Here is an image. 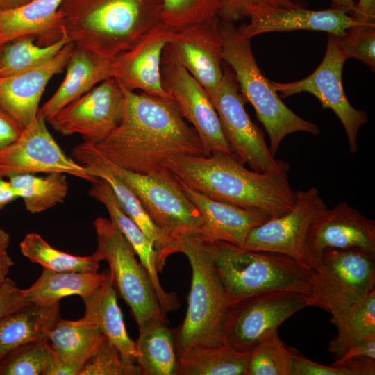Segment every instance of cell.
<instances>
[{
    "mask_svg": "<svg viewBox=\"0 0 375 375\" xmlns=\"http://www.w3.org/2000/svg\"><path fill=\"white\" fill-rule=\"evenodd\" d=\"M177 253L186 256L192 270L185 317L174 328L178 357L194 346L224 343L222 326L228 303L208 242L198 234L185 235L177 240Z\"/></svg>",
    "mask_w": 375,
    "mask_h": 375,
    "instance_id": "5",
    "label": "cell"
},
{
    "mask_svg": "<svg viewBox=\"0 0 375 375\" xmlns=\"http://www.w3.org/2000/svg\"><path fill=\"white\" fill-rule=\"evenodd\" d=\"M72 158L87 167L97 177L110 185L123 210L151 240L158 255L157 269H164L167 258L177 253V242L158 228L151 219L138 197L112 169L109 162L98 152L94 144L83 142L72 150Z\"/></svg>",
    "mask_w": 375,
    "mask_h": 375,
    "instance_id": "20",
    "label": "cell"
},
{
    "mask_svg": "<svg viewBox=\"0 0 375 375\" xmlns=\"http://www.w3.org/2000/svg\"><path fill=\"white\" fill-rule=\"evenodd\" d=\"M22 129L10 115L0 108V149L15 141Z\"/></svg>",
    "mask_w": 375,
    "mask_h": 375,
    "instance_id": "46",
    "label": "cell"
},
{
    "mask_svg": "<svg viewBox=\"0 0 375 375\" xmlns=\"http://www.w3.org/2000/svg\"><path fill=\"white\" fill-rule=\"evenodd\" d=\"M161 76L164 89L175 101L183 117L196 131L203 156L233 153L206 90L166 47L161 60Z\"/></svg>",
    "mask_w": 375,
    "mask_h": 375,
    "instance_id": "13",
    "label": "cell"
},
{
    "mask_svg": "<svg viewBox=\"0 0 375 375\" xmlns=\"http://www.w3.org/2000/svg\"><path fill=\"white\" fill-rule=\"evenodd\" d=\"M292 375H349L341 365H322L304 357L297 349L292 348Z\"/></svg>",
    "mask_w": 375,
    "mask_h": 375,
    "instance_id": "42",
    "label": "cell"
},
{
    "mask_svg": "<svg viewBox=\"0 0 375 375\" xmlns=\"http://www.w3.org/2000/svg\"><path fill=\"white\" fill-rule=\"evenodd\" d=\"M30 304L24 289H20L14 281L7 278L0 283V320Z\"/></svg>",
    "mask_w": 375,
    "mask_h": 375,
    "instance_id": "43",
    "label": "cell"
},
{
    "mask_svg": "<svg viewBox=\"0 0 375 375\" xmlns=\"http://www.w3.org/2000/svg\"><path fill=\"white\" fill-rule=\"evenodd\" d=\"M31 1V0H28V1Z\"/></svg>",
    "mask_w": 375,
    "mask_h": 375,
    "instance_id": "56",
    "label": "cell"
},
{
    "mask_svg": "<svg viewBox=\"0 0 375 375\" xmlns=\"http://www.w3.org/2000/svg\"><path fill=\"white\" fill-rule=\"evenodd\" d=\"M329 322L337 328V335L328 344V351L341 358L353 346L375 335V290L344 310L332 315Z\"/></svg>",
    "mask_w": 375,
    "mask_h": 375,
    "instance_id": "33",
    "label": "cell"
},
{
    "mask_svg": "<svg viewBox=\"0 0 375 375\" xmlns=\"http://www.w3.org/2000/svg\"><path fill=\"white\" fill-rule=\"evenodd\" d=\"M325 208L316 188L297 190L293 208L253 228L242 247L278 253L310 267L306 252V235L312 220Z\"/></svg>",
    "mask_w": 375,
    "mask_h": 375,
    "instance_id": "16",
    "label": "cell"
},
{
    "mask_svg": "<svg viewBox=\"0 0 375 375\" xmlns=\"http://www.w3.org/2000/svg\"><path fill=\"white\" fill-rule=\"evenodd\" d=\"M21 253L43 269L55 272H97L99 262L92 255L78 256L52 247L39 234H27L19 244Z\"/></svg>",
    "mask_w": 375,
    "mask_h": 375,
    "instance_id": "36",
    "label": "cell"
},
{
    "mask_svg": "<svg viewBox=\"0 0 375 375\" xmlns=\"http://www.w3.org/2000/svg\"><path fill=\"white\" fill-rule=\"evenodd\" d=\"M109 164L138 197L152 222L172 239L177 242L200 232L203 222L197 208L167 167L143 174Z\"/></svg>",
    "mask_w": 375,
    "mask_h": 375,
    "instance_id": "9",
    "label": "cell"
},
{
    "mask_svg": "<svg viewBox=\"0 0 375 375\" xmlns=\"http://www.w3.org/2000/svg\"><path fill=\"white\" fill-rule=\"evenodd\" d=\"M88 194L106 207L110 219L138 256L140 262L147 271L152 281L162 310L165 312L178 310L180 303L176 293L165 291L160 284L157 269L158 255L153 242L123 210L108 183L99 178L92 183Z\"/></svg>",
    "mask_w": 375,
    "mask_h": 375,
    "instance_id": "24",
    "label": "cell"
},
{
    "mask_svg": "<svg viewBox=\"0 0 375 375\" xmlns=\"http://www.w3.org/2000/svg\"><path fill=\"white\" fill-rule=\"evenodd\" d=\"M33 36H22L12 40L0 48V77L22 73L40 67L51 60L69 42L62 32L56 42L40 45Z\"/></svg>",
    "mask_w": 375,
    "mask_h": 375,
    "instance_id": "35",
    "label": "cell"
},
{
    "mask_svg": "<svg viewBox=\"0 0 375 375\" xmlns=\"http://www.w3.org/2000/svg\"><path fill=\"white\" fill-rule=\"evenodd\" d=\"M338 39L347 58H356L374 70L375 25L358 24L351 26Z\"/></svg>",
    "mask_w": 375,
    "mask_h": 375,
    "instance_id": "41",
    "label": "cell"
},
{
    "mask_svg": "<svg viewBox=\"0 0 375 375\" xmlns=\"http://www.w3.org/2000/svg\"><path fill=\"white\" fill-rule=\"evenodd\" d=\"M292 353L278 329L267 334L249 353L247 375H292Z\"/></svg>",
    "mask_w": 375,
    "mask_h": 375,
    "instance_id": "37",
    "label": "cell"
},
{
    "mask_svg": "<svg viewBox=\"0 0 375 375\" xmlns=\"http://www.w3.org/2000/svg\"><path fill=\"white\" fill-rule=\"evenodd\" d=\"M347 59L338 37L328 33L325 55L311 74L294 82L272 83L281 97L306 92L314 95L324 109L333 110L342 124L349 151L353 154L358 150V132L367 122V115L365 111L354 108L345 95L342 74Z\"/></svg>",
    "mask_w": 375,
    "mask_h": 375,
    "instance_id": "12",
    "label": "cell"
},
{
    "mask_svg": "<svg viewBox=\"0 0 375 375\" xmlns=\"http://www.w3.org/2000/svg\"><path fill=\"white\" fill-rule=\"evenodd\" d=\"M306 306V295L296 291L264 292L241 299L227 308L223 342L250 353L267 334Z\"/></svg>",
    "mask_w": 375,
    "mask_h": 375,
    "instance_id": "11",
    "label": "cell"
},
{
    "mask_svg": "<svg viewBox=\"0 0 375 375\" xmlns=\"http://www.w3.org/2000/svg\"><path fill=\"white\" fill-rule=\"evenodd\" d=\"M67 43L51 60L34 69L0 77V108L10 115L22 128L37 121L39 104L50 79L65 68L74 49Z\"/></svg>",
    "mask_w": 375,
    "mask_h": 375,
    "instance_id": "21",
    "label": "cell"
},
{
    "mask_svg": "<svg viewBox=\"0 0 375 375\" xmlns=\"http://www.w3.org/2000/svg\"><path fill=\"white\" fill-rule=\"evenodd\" d=\"M53 172L92 183L99 178L62 151L47 129L46 120L40 117L33 126L23 128L15 141L0 149V177Z\"/></svg>",
    "mask_w": 375,
    "mask_h": 375,
    "instance_id": "14",
    "label": "cell"
},
{
    "mask_svg": "<svg viewBox=\"0 0 375 375\" xmlns=\"http://www.w3.org/2000/svg\"><path fill=\"white\" fill-rule=\"evenodd\" d=\"M18 199L8 181L0 177V212L8 203Z\"/></svg>",
    "mask_w": 375,
    "mask_h": 375,
    "instance_id": "51",
    "label": "cell"
},
{
    "mask_svg": "<svg viewBox=\"0 0 375 375\" xmlns=\"http://www.w3.org/2000/svg\"><path fill=\"white\" fill-rule=\"evenodd\" d=\"M65 68L62 82L51 98L39 108L38 117L46 120L99 83L113 78L111 60L75 45Z\"/></svg>",
    "mask_w": 375,
    "mask_h": 375,
    "instance_id": "25",
    "label": "cell"
},
{
    "mask_svg": "<svg viewBox=\"0 0 375 375\" xmlns=\"http://www.w3.org/2000/svg\"><path fill=\"white\" fill-rule=\"evenodd\" d=\"M93 225L97 247L92 256L108 262L116 291L130 308L139 331L153 322L169 324L152 281L129 242L110 219L97 217Z\"/></svg>",
    "mask_w": 375,
    "mask_h": 375,
    "instance_id": "7",
    "label": "cell"
},
{
    "mask_svg": "<svg viewBox=\"0 0 375 375\" xmlns=\"http://www.w3.org/2000/svg\"><path fill=\"white\" fill-rule=\"evenodd\" d=\"M164 322H153L139 331L135 342L141 375H176L178 356L174 328Z\"/></svg>",
    "mask_w": 375,
    "mask_h": 375,
    "instance_id": "32",
    "label": "cell"
},
{
    "mask_svg": "<svg viewBox=\"0 0 375 375\" xmlns=\"http://www.w3.org/2000/svg\"><path fill=\"white\" fill-rule=\"evenodd\" d=\"M79 369L60 358L52 349L44 375H78Z\"/></svg>",
    "mask_w": 375,
    "mask_h": 375,
    "instance_id": "47",
    "label": "cell"
},
{
    "mask_svg": "<svg viewBox=\"0 0 375 375\" xmlns=\"http://www.w3.org/2000/svg\"><path fill=\"white\" fill-rule=\"evenodd\" d=\"M106 339L96 324L82 318L78 320L60 318L47 335L53 351L63 360L77 367L79 372Z\"/></svg>",
    "mask_w": 375,
    "mask_h": 375,
    "instance_id": "29",
    "label": "cell"
},
{
    "mask_svg": "<svg viewBox=\"0 0 375 375\" xmlns=\"http://www.w3.org/2000/svg\"><path fill=\"white\" fill-rule=\"evenodd\" d=\"M51 353L47 339L24 345L0 362V375H44Z\"/></svg>",
    "mask_w": 375,
    "mask_h": 375,
    "instance_id": "38",
    "label": "cell"
},
{
    "mask_svg": "<svg viewBox=\"0 0 375 375\" xmlns=\"http://www.w3.org/2000/svg\"><path fill=\"white\" fill-rule=\"evenodd\" d=\"M208 242L228 306L260 293L296 291L308 294L312 289V267L286 256L248 250L223 241Z\"/></svg>",
    "mask_w": 375,
    "mask_h": 375,
    "instance_id": "4",
    "label": "cell"
},
{
    "mask_svg": "<svg viewBox=\"0 0 375 375\" xmlns=\"http://www.w3.org/2000/svg\"><path fill=\"white\" fill-rule=\"evenodd\" d=\"M333 364L344 367L349 375L375 374V359L367 356H353L344 360H335Z\"/></svg>",
    "mask_w": 375,
    "mask_h": 375,
    "instance_id": "45",
    "label": "cell"
},
{
    "mask_svg": "<svg viewBox=\"0 0 375 375\" xmlns=\"http://www.w3.org/2000/svg\"><path fill=\"white\" fill-rule=\"evenodd\" d=\"M219 0H162L160 20L176 31L217 16Z\"/></svg>",
    "mask_w": 375,
    "mask_h": 375,
    "instance_id": "39",
    "label": "cell"
},
{
    "mask_svg": "<svg viewBox=\"0 0 375 375\" xmlns=\"http://www.w3.org/2000/svg\"><path fill=\"white\" fill-rule=\"evenodd\" d=\"M206 92L217 113L226 140L233 153L244 164L259 172L276 171L289 165L285 161L276 160L271 153L262 131L245 109L247 101L240 92L233 72L224 67L220 83Z\"/></svg>",
    "mask_w": 375,
    "mask_h": 375,
    "instance_id": "10",
    "label": "cell"
},
{
    "mask_svg": "<svg viewBox=\"0 0 375 375\" xmlns=\"http://www.w3.org/2000/svg\"><path fill=\"white\" fill-rule=\"evenodd\" d=\"M308 306L337 314L375 290V252L358 249H325L311 266Z\"/></svg>",
    "mask_w": 375,
    "mask_h": 375,
    "instance_id": "8",
    "label": "cell"
},
{
    "mask_svg": "<svg viewBox=\"0 0 375 375\" xmlns=\"http://www.w3.org/2000/svg\"><path fill=\"white\" fill-rule=\"evenodd\" d=\"M163 167L192 190L215 201L257 210L270 218L294 206L295 192L288 181V165L259 172L247 169L234 153L178 156Z\"/></svg>",
    "mask_w": 375,
    "mask_h": 375,
    "instance_id": "2",
    "label": "cell"
},
{
    "mask_svg": "<svg viewBox=\"0 0 375 375\" xmlns=\"http://www.w3.org/2000/svg\"><path fill=\"white\" fill-rule=\"evenodd\" d=\"M60 302L30 304L0 320V362L27 344L47 339L51 327L60 319Z\"/></svg>",
    "mask_w": 375,
    "mask_h": 375,
    "instance_id": "28",
    "label": "cell"
},
{
    "mask_svg": "<svg viewBox=\"0 0 375 375\" xmlns=\"http://www.w3.org/2000/svg\"><path fill=\"white\" fill-rule=\"evenodd\" d=\"M367 356L375 359V335L364 340L351 347L339 360H344L353 356Z\"/></svg>",
    "mask_w": 375,
    "mask_h": 375,
    "instance_id": "49",
    "label": "cell"
},
{
    "mask_svg": "<svg viewBox=\"0 0 375 375\" xmlns=\"http://www.w3.org/2000/svg\"><path fill=\"white\" fill-rule=\"evenodd\" d=\"M10 234L0 228V253L7 251L10 245Z\"/></svg>",
    "mask_w": 375,
    "mask_h": 375,
    "instance_id": "55",
    "label": "cell"
},
{
    "mask_svg": "<svg viewBox=\"0 0 375 375\" xmlns=\"http://www.w3.org/2000/svg\"><path fill=\"white\" fill-rule=\"evenodd\" d=\"M297 6H299L294 3L292 0H257L256 5L250 16L269 9Z\"/></svg>",
    "mask_w": 375,
    "mask_h": 375,
    "instance_id": "50",
    "label": "cell"
},
{
    "mask_svg": "<svg viewBox=\"0 0 375 375\" xmlns=\"http://www.w3.org/2000/svg\"><path fill=\"white\" fill-rule=\"evenodd\" d=\"M179 182L201 217L198 235L205 241H223L242 247L249 233L270 219L257 210L211 199Z\"/></svg>",
    "mask_w": 375,
    "mask_h": 375,
    "instance_id": "23",
    "label": "cell"
},
{
    "mask_svg": "<svg viewBox=\"0 0 375 375\" xmlns=\"http://www.w3.org/2000/svg\"><path fill=\"white\" fill-rule=\"evenodd\" d=\"M78 375H141L135 362L124 359L107 338L81 367Z\"/></svg>",
    "mask_w": 375,
    "mask_h": 375,
    "instance_id": "40",
    "label": "cell"
},
{
    "mask_svg": "<svg viewBox=\"0 0 375 375\" xmlns=\"http://www.w3.org/2000/svg\"><path fill=\"white\" fill-rule=\"evenodd\" d=\"M351 16L359 23L375 25V0H358Z\"/></svg>",
    "mask_w": 375,
    "mask_h": 375,
    "instance_id": "48",
    "label": "cell"
},
{
    "mask_svg": "<svg viewBox=\"0 0 375 375\" xmlns=\"http://www.w3.org/2000/svg\"><path fill=\"white\" fill-rule=\"evenodd\" d=\"M330 8L341 11L351 15L355 11L356 3L354 0H331Z\"/></svg>",
    "mask_w": 375,
    "mask_h": 375,
    "instance_id": "53",
    "label": "cell"
},
{
    "mask_svg": "<svg viewBox=\"0 0 375 375\" xmlns=\"http://www.w3.org/2000/svg\"><path fill=\"white\" fill-rule=\"evenodd\" d=\"M81 298L85 306L82 319L96 324L124 359L136 363L135 341L128 335L110 270L99 286Z\"/></svg>",
    "mask_w": 375,
    "mask_h": 375,
    "instance_id": "27",
    "label": "cell"
},
{
    "mask_svg": "<svg viewBox=\"0 0 375 375\" xmlns=\"http://www.w3.org/2000/svg\"><path fill=\"white\" fill-rule=\"evenodd\" d=\"M124 94L115 78L99 83L89 92L46 119L62 135H80L84 142L103 140L120 122Z\"/></svg>",
    "mask_w": 375,
    "mask_h": 375,
    "instance_id": "15",
    "label": "cell"
},
{
    "mask_svg": "<svg viewBox=\"0 0 375 375\" xmlns=\"http://www.w3.org/2000/svg\"><path fill=\"white\" fill-rule=\"evenodd\" d=\"M249 353L226 343L194 346L178 357L176 375H247Z\"/></svg>",
    "mask_w": 375,
    "mask_h": 375,
    "instance_id": "30",
    "label": "cell"
},
{
    "mask_svg": "<svg viewBox=\"0 0 375 375\" xmlns=\"http://www.w3.org/2000/svg\"><path fill=\"white\" fill-rule=\"evenodd\" d=\"M175 31L160 21L129 49L111 60L112 77L128 90L172 99L162 85L161 60Z\"/></svg>",
    "mask_w": 375,
    "mask_h": 375,
    "instance_id": "17",
    "label": "cell"
},
{
    "mask_svg": "<svg viewBox=\"0 0 375 375\" xmlns=\"http://www.w3.org/2000/svg\"><path fill=\"white\" fill-rule=\"evenodd\" d=\"M162 0H62L60 26L75 46L111 60L158 24Z\"/></svg>",
    "mask_w": 375,
    "mask_h": 375,
    "instance_id": "3",
    "label": "cell"
},
{
    "mask_svg": "<svg viewBox=\"0 0 375 375\" xmlns=\"http://www.w3.org/2000/svg\"><path fill=\"white\" fill-rule=\"evenodd\" d=\"M250 22L238 28L244 37L251 38L265 33L298 30L319 31L341 37L344 31L359 23L349 14L328 8L312 10L300 6L276 8L253 14Z\"/></svg>",
    "mask_w": 375,
    "mask_h": 375,
    "instance_id": "22",
    "label": "cell"
},
{
    "mask_svg": "<svg viewBox=\"0 0 375 375\" xmlns=\"http://www.w3.org/2000/svg\"><path fill=\"white\" fill-rule=\"evenodd\" d=\"M62 0H31L15 8L0 10V48L22 36H33L47 45L62 33L58 10Z\"/></svg>",
    "mask_w": 375,
    "mask_h": 375,
    "instance_id": "26",
    "label": "cell"
},
{
    "mask_svg": "<svg viewBox=\"0 0 375 375\" xmlns=\"http://www.w3.org/2000/svg\"><path fill=\"white\" fill-rule=\"evenodd\" d=\"M27 2L28 0H0V10L15 8Z\"/></svg>",
    "mask_w": 375,
    "mask_h": 375,
    "instance_id": "54",
    "label": "cell"
},
{
    "mask_svg": "<svg viewBox=\"0 0 375 375\" xmlns=\"http://www.w3.org/2000/svg\"><path fill=\"white\" fill-rule=\"evenodd\" d=\"M218 16L183 26L166 47L205 88L216 87L224 75L223 45Z\"/></svg>",
    "mask_w": 375,
    "mask_h": 375,
    "instance_id": "19",
    "label": "cell"
},
{
    "mask_svg": "<svg viewBox=\"0 0 375 375\" xmlns=\"http://www.w3.org/2000/svg\"><path fill=\"white\" fill-rule=\"evenodd\" d=\"M120 87L124 94L120 122L103 140L94 144L108 162L146 174L175 156H203L196 131L174 99Z\"/></svg>",
    "mask_w": 375,
    "mask_h": 375,
    "instance_id": "1",
    "label": "cell"
},
{
    "mask_svg": "<svg viewBox=\"0 0 375 375\" xmlns=\"http://www.w3.org/2000/svg\"><path fill=\"white\" fill-rule=\"evenodd\" d=\"M327 248L375 252V222L345 202L325 208L312 220L306 235V252L310 267Z\"/></svg>",
    "mask_w": 375,
    "mask_h": 375,
    "instance_id": "18",
    "label": "cell"
},
{
    "mask_svg": "<svg viewBox=\"0 0 375 375\" xmlns=\"http://www.w3.org/2000/svg\"><path fill=\"white\" fill-rule=\"evenodd\" d=\"M223 59L232 68L240 90L253 107L258 120L267 131L269 149L274 156L288 135L306 132L319 133L318 126L290 110L281 99L272 81L261 72L253 56L250 39L242 35L233 22L220 20Z\"/></svg>",
    "mask_w": 375,
    "mask_h": 375,
    "instance_id": "6",
    "label": "cell"
},
{
    "mask_svg": "<svg viewBox=\"0 0 375 375\" xmlns=\"http://www.w3.org/2000/svg\"><path fill=\"white\" fill-rule=\"evenodd\" d=\"M17 195L23 200L26 210L35 214L47 210L62 203L68 193L65 174L53 172L45 176L22 174L8 178Z\"/></svg>",
    "mask_w": 375,
    "mask_h": 375,
    "instance_id": "34",
    "label": "cell"
},
{
    "mask_svg": "<svg viewBox=\"0 0 375 375\" xmlns=\"http://www.w3.org/2000/svg\"><path fill=\"white\" fill-rule=\"evenodd\" d=\"M14 261L7 251L0 253V283L7 278V276Z\"/></svg>",
    "mask_w": 375,
    "mask_h": 375,
    "instance_id": "52",
    "label": "cell"
},
{
    "mask_svg": "<svg viewBox=\"0 0 375 375\" xmlns=\"http://www.w3.org/2000/svg\"><path fill=\"white\" fill-rule=\"evenodd\" d=\"M257 0H219L217 16L221 21L235 22L249 17Z\"/></svg>",
    "mask_w": 375,
    "mask_h": 375,
    "instance_id": "44",
    "label": "cell"
},
{
    "mask_svg": "<svg viewBox=\"0 0 375 375\" xmlns=\"http://www.w3.org/2000/svg\"><path fill=\"white\" fill-rule=\"evenodd\" d=\"M103 272H55L43 269L37 281L24 292L31 304L46 305L68 296L81 297L99 286L108 277Z\"/></svg>",
    "mask_w": 375,
    "mask_h": 375,
    "instance_id": "31",
    "label": "cell"
}]
</instances>
